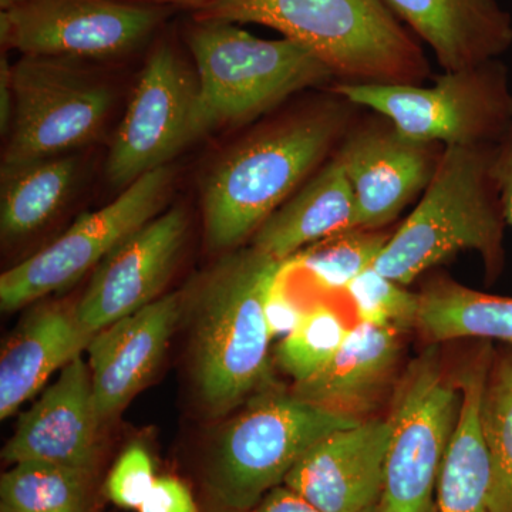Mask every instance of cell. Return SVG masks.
<instances>
[{"label": "cell", "mask_w": 512, "mask_h": 512, "mask_svg": "<svg viewBox=\"0 0 512 512\" xmlns=\"http://www.w3.org/2000/svg\"><path fill=\"white\" fill-rule=\"evenodd\" d=\"M352 103L328 100L285 114L229 148L201 188L205 239L237 248L326 163L350 128Z\"/></svg>", "instance_id": "1"}, {"label": "cell", "mask_w": 512, "mask_h": 512, "mask_svg": "<svg viewBox=\"0 0 512 512\" xmlns=\"http://www.w3.org/2000/svg\"><path fill=\"white\" fill-rule=\"evenodd\" d=\"M194 19L278 30L340 83L421 84L430 74L423 49L384 0H215Z\"/></svg>", "instance_id": "2"}, {"label": "cell", "mask_w": 512, "mask_h": 512, "mask_svg": "<svg viewBox=\"0 0 512 512\" xmlns=\"http://www.w3.org/2000/svg\"><path fill=\"white\" fill-rule=\"evenodd\" d=\"M281 262L255 248L235 252L202 281L195 296L194 379L212 416L271 387L265 299Z\"/></svg>", "instance_id": "3"}, {"label": "cell", "mask_w": 512, "mask_h": 512, "mask_svg": "<svg viewBox=\"0 0 512 512\" xmlns=\"http://www.w3.org/2000/svg\"><path fill=\"white\" fill-rule=\"evenodd\" d=\"M493 151L494 146L444 147L429 187L377 256V272L409 286L464 251L477 252L488 274L500 272L507 222Z\"/></svg>", "instance_id": "4"}, {"label": "cell", "mask_w": 512, "mask_h": 512, "mask_svg": "<svg viewBox=\"0 0 512 512\" xmlns=\"http://www.w3.org/2000/svg\"><path fill=\"white\" fill-rule=\"evenodd\" d=\"M187 46L197 73L200 137L258 119L296 93L335 79L292 40L261 39L224 20L194 19Z\"/></svg>", "instance_id": "5"}, {"label": "cell", "mask_w": 512, "mask_h": 512, "mask_svg": "<svg viewBox=\"0 0 512 512\" xmlns=\"http://www.w3.org/2000/svg\"><path fill=\"white\" fill-rule=\"evenodd\" d=\"M332 92L423 143L495 146L512 128L510 70L500 59L443 72L430 86L338 83Z\"/></svg>", "instance_id": "6"}, {"label": "cell", "mask_w": 512, "mask_h": 512, "mask_svg": "<svg viewBox=\"0 0 512 512\" xmlns=\"http://www.w3.org/2000/svg\"><path fill=\"white\" fill-rule=\"evenodd\" d=\"M359 421L296 394H259L218 437L207 467L208 488L227 510L254 511L309 448Z\"/></svg>", "instance_id": "7"}, {"label": "cell", "mask_w": 512, "mask_h": 512, "mask_svg": "<svg viewBox=\"0 0 512 512\" xmlns=\"http://www.w3.org/2000/svg\"><path fill=\"white\" fill-rule=\"evenodd\" d=\"M13 119L2 167L70 154L100 136L109 84L76 60L22 56L12 66Z\"/></svg>", "instance_id": "8"}, {"label": "cell", "mask_w": 512, "mask_h": 512, "mask_svg": "<svg viewBox=\"0 0 512 512\" xmlns=\"http://www.w3.org/2000/svg\"><path fill=\"white\" fill-rule=\"evenodd\" d=\"M461 392L434 349L412 363L400 384L377 512H436L437 485L460 414Z\"/></svg>", "instance_id": "9"}, {"label": "cell", "mask_w": 512, "mask_h": 512, "mask_svg": "<svg viewBox=\"0 0 512 512\" xmlns=\"http://www.w3.org/2000/svg\"><path fill=\"white\" fill-rule=\"evenodd\" d=\"M173 173L163 167L128 185L106 207L84 212L56 241L0 276V306L18 311L76 284L163 211Z\"/></svg>", "instance_id": "10"}, {"label": "cell", "mask_w": 512, "mask_h": 512, "mask_svg": "<svg viewBox=\"0 0 512 512\" xmlns=\"http://www.w3.org/2000/svg\"><path fill=\"white\" fill-rule=\"evenodd\" d=\"M164 6L126 0H28L0 13L2 45L23 56L114 60L153 40Z\"/></svg>", "instance_id": "11"}, {"label": "cell", "mask_w": 512, "mask_h": 512, "mask_svg": "<svg viewBox=\"0 0 512 512\" xmlns=\"http://www.w3.org/2000/svg\"><path fill=\"white\" fill-rule=\"evenodd\" d=\"M198 133V80L167 40L154 47L138 77L121 120L104 173L124 190L138 178L167 167Z\"/></svg>", "instance_id": "12"}, {"label": "cell", "mask_w": 512, "mask_h": 512, "mask_svg": "<svg viewBox=\"0 0 512 512\" xmlns=\"http://www.w3.org/2000/svg\"><path fill=\"white\" fill-rule=\"evenodd\" d=\"M375 116L349 128L335 157L352 188L359 228L379 231L426 191L444 147L403 136Z\"/></svg>", "instance_id": "13"}, {"label": "cell", "mask_w": 512, "mask_h": 512, "mask_svg": "<svg viewBox=\"0 0 512 512\" xmlns=\"http://www.w3.org/2000/svg\"><path fill=\"white\" fill-rule=\"evenodd\" d=\"M187 232V214L175 207L147 222L111 251L94 269L82 299L74 306L84 328L100 332L161 298L183 252Z\"/></svg>", "instance_id": "14"}, {"label": "cell", "mask_w": 512, "mask_h": 512, "mask_svg": "<svg viewBox=\"0 0 512 512\" xmlns=\"http://www.w3.org/2000/svg\"><path fill=\"white\" fill-rule=\"evenodd\" d=\"M390 419L360 420L336 430L303 454L286 487L325 512H362L379 505Z\"/></svg>", "instance_id": "15"}, {"label": "cell", "mask_w": 512, "mask_h": 512, "mask_svg": "<svg viewBox=\"0 0 512 512\" xmlns=\"http://www.w3.org/2000/svg\"><path fill=\"white\" fill-rule=\"evenodd\" d=\"M100 424L92 373L79 356L20 416L15 434L3 448V460L9 464L46 461L96 471Z\"/></svg>", "instance_id": "16"}, {"label": "cell", "mask_w": 512, "mask_h": 512, "mask_svg": "<svg viewBox=\"0 0 512 512\" xmlns=\"http://www.w3.org/2000/svg\"><path fill=\"white\" fill-rule=\"evenodd\" d=\"M184 302L183 293L161 296L94 335L87 353L101 423L119 414L153 377Z\"/></svg>", "instance_id": "17"}, {"label": "cell", "mask_w": 512, "mask_h": 512, "mask_svg": "<svg viewBox=\"0 0 512 512\" xmlns=\"http://www.w3.org/2000/svg\"><path fill=\"white\" fill-rule=\"evenodd\" d=\"M430 46L444 72L500 59L512 19L497 0H384Z\"/></svg>", "instance_id": "18"}, {"label": "cell", "mask_w": 512, "mask_h": 512, "mask_svg": "<svg viewBox=\"0 0 512 512\" xmlns=\"http://www.w3.org/2000/svg\"><path fill=\"white\" fill-rule=\"evenodd\" d=\"M94 335L77 318L76 308L46 305L30 313L0 357V419L13 416L53 373L82 356Z\"/></svg>", "instance_id": "19"}, {"label": "cell", "mask_w": 512, "mask_h": 512, "mask_svg": "<svg viewBox=\"0 0 512 512\" xmlns=\"http://www.w3.org/2000/svg\"><path fill=\"white\" fill-rule=\"evenodd\" d=\"M353 228H359L355 197L333 156L261 225L251 247L284 264L316 242Z\"/></svg>", "instance_id": "20"}, {"label": "cell", "mask_w": 512, "mask_h": 512, "mask_svg": "<svg viewBox=\"0 0 512 512\" xmlns=\"http://www.w3.org/2000/svg\"><path fill=\"white\" fill-rule=\"evenodd\" d=\"M399 356V332L359 322L349 329L328 365L296 383L293 394L329 412L359 419L389 382Z\"/></svg>", "instance_id": "21"}, {"label": "cell", "mask_w": 512, "mask_h": 512, "mask_svg": "<svg viewBox=\"0 0 512 512\" xmlns=\"http://www.w3.org/2000/svg\"><path fill=\"white\" fill-rule=\"evenodd\" d=\"M493 356L485 352L461 376V406L437 485L439 512H493L491 466L481 427V404Z\"/></svg>", "instance_id": "22"}, {"label": "cell", "mask_w": 512, "mask_h": 512, "mask_svg": "<svg viewBox=\"0 0 512 512\" xmlns=\"http://www.w3.org/2000/svg\"><path fill=\"white\" fill-rule=\"evenodd\" d=\"M79 173L72 154L2 167L0 232L19 241L45 227L69 198Z\"/></svg>", "instance_id": "23"}, {"label": "cell", "mask_w": 512, "mask_h": 512, "mask_svg": "<svg viewBox=\"0 0 512 512\" xmlns=\"http://www.w3.org/2000/svg\"><path fill=\"white\" fill-rule=\"evenodd\" d=\"M417 326L430 342L461 338L498 340L512 346V298L439 279L419 293Z\"/></svg>", "instance_id": "24"}, {"label": "cell", "mask_w": 512, "mask_h": 512, "mask_svg": "<svg viewBox=\"0 0 512 512\" xmlns=\"http://www.w3.org/2000/svg\"><path fill=\"white\" fill-rule=\"evenodd\" d=\"M96 471L22 461L0 478V512H94Z\"/></svg>", "instance_id": "25"}, {"label": "cell", "mask_w": 512, "mask_h": 512, "mask_svg": "<svg viewBox=\"0 0 512 512\" xmlns=\"http://www.w3.org/2000/svg\"><path fill=\"white\" fill-rule=\"evenodd\" d=\"M493 512H512V346L491 359L481 404Z\"/></svg>", "instance_id": "26"}, {"label": "cell", "mask_w": 512, "mask_h": 512, "mask_svg": "<svg viewBox=\"0 0 512 512\" xmlns=\"http://www.w3.org/2000/svg\"><path fill=\"white\" fill-rule=\"evenodd\" d=\"M389 237L372 229H349L316 242L284 264L289 271L306 272L325 291H345L375 265Z\"/></svg>", "instance_id": "27"}, {"label": "cell", "mask_w": 512, "mask_h": 512, "mask_svg": "<svg viewBox=\"0 0 512 512\" xmlns=\"http://www.w3.org/2000/svg\"><path fill=\"white\" fill-rule=\"evenodd\" d=\"M348 332L338 312L328 305L313 306L298 328L279 342L276 362L295 384L305 382L328 365Z\"/></svg>", "instance_id": "28"}, {"label": "cell", "mask_w": 512, "mask_h": 512, "mask_svg": "<svg viewBox=\"0 0 512 512\" xmlns=\"http://www.w3.org/2000/svg\"><path fill=\"white\" fill-rule=\"evenodd\" d=\"M345 292L355 303L359 322L399 333L417 326L419 293L407 291V286L380 274L373 266L353 279Z\"/></svg>", "instance_id": "29"}, {"label": "cell", "mask_w": 512, "mask_h": 512, "mask_svg": "<svg viewBox=\"0 0 512 512\" xmlns=\"http://www.w3.org/2000/svg\"><path fill=\"white\" fill-rule=\"evenodd\" d=\"M153 460L141 444H131L117 458L106 481V494L111 503L126 510H138L154 483Z\"/></svg>", "instance_id": "30"}, {"label": "cell", "mask_w": 512, "mask_h": 512, "mask_svg": "<svg viewBox=\"0 0 512 512\" xmlns=\"http://www.w3.org/2000/svg\"><path fill=\"white\" fill-rule=\"evenodd\" d=\"M285 276L282 264L281 272L269 288L265 299V319L272 340L284 339L291 335L306 313L286 289Z\"/></svg>", "instance_id": "31"}, {"label": "cell", "mask_w": 512, "mask_h": 512, "mask_svg": "<svg viewBox=\"0 0 512 512\" xmlns=\"http://www.w3.org/2000/svg\"><path fill=\"white\" fill-rule=\"evenodd\" d=\"M138 512H198V507L183 481L158 477Z\"/></svg>", "instance_id": "32"}, {"label": "cell", "mask_w": 512, "mask_h": 512, "mask_svg": "<svg viewBox=\"0 0 512 512\" xmlns=\"http://www.w3.org/2000/svg\"><path fill=\"white\" fill-rule=\"evenodd\" d=\"M493 175L500 192L505 222L512 227V128L494 146Z\"/></svg>", "instance_id": "33"}, {"label": "cell", "mask_w": 512, "mask_h": 512, "mask_svg": "<svg viewBox=\"0 0 512 512\" xmlns=\"http://www.w3.org/2000/svg\"><path fill=\"white\" fill-rule=\"evenodd\" d=\"M255 512H325L318 507L308 503L301 495L296 494L286 485H279L274 488L262 503L258 505ZM362 512H377V507Z\"/></svg>", "instance_id": "34"}, {"label": "cell", "mask_w": 512, "mask_h": 512, "mask_svg": "<svg viewBox=\"0 0 512 512\" xmlns=\"http://www.w3.org/2000/svg\"><path fill=\"white\" fill-rule=\"evenodd\" d=\"M13 119L12 66L2 57L0 67V128L2 134L9 133Z\"/></svg>", "instance_id": "35"}, {"label": "cell", "mask_w": 512, "mask_h": 512, "mask_svg": "<svg viewBox=\"0 0 512 512\" xmlns=\"http://www.w3.org/2000/svg\"><path fill=\"white\" fill-rule=\"evenodd\" d=\"M126 2L143 3V5H156V6H185V8L194 9L195 12L210 5L215 0H126Z\"/></svg>", "instance_id": "36"}, {"label": "cell", "mask_w": 512, "mask_h": 512, "mask_svg": "<svg viewBox=\"0 0 512 512\" xmlns=\"http://www.w3.org/2000/svg\"><path fill=\"white\" fill-rule=\"evenodd\" d=\"M25 2H28V0H0V9H2V12H8V10L18 8Z\"/></svg>", "instance_id": "37"}, {"label": "cell", "mask_w": 512, "mask_h": 512, "mask_svg": "<svg viewBox=\"0 0 512 512\" xmlns=\"http://www.w3.org/2000/svg\"><path fill=\"white\" fill-rule=\"evenodd\" d=\"M227 512H255V511H231V510H228Z\"/></svg>", "instance_id": "38"}]
</instances>
